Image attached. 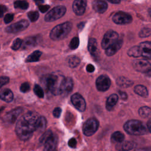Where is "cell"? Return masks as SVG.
<instances>
[{"label":"cell","mask_w":151,"mask_h":151,"mask_svg":"<svg viewBox=\"0 0 151 151\" xmlns=\"http://www.w3.org/2000/svg\"><path fill=\"white\" fill-rule=\"evenodd\" d=\"M38 117L37 113L28 111L18 119L15 127V132L21 140H27L32 137L36 130V122Z\"/></svg>","instance_id":"obj_1"},{"label":"cell","mask_w":151,"mask_h":151,"mask_svg":"<svg viewBox=\"0 0 151 151\" xmlns=\"http://www.w3.org/2000/svg\"><path fill=\"white\" fill-rule=\"evenodd\" d=\"M64 78L63 76L48 74L41 78V83L47 92L53 95H58L60 94V87Z\"/></svg>","instance_id":"obj_2"},{"label":"cell","mask_w":151,"mask_h":151,"mask_svg":"<svg viewBox=\"0 0 151 151\" xmlns=\"http://www.w3.org/2000/svg\"><path fill=\"white\" fill-rule=\"evenodd\" d=\"M58 136L51 130L46 131L40 138V142L44 145V151H57Z\"/></svg>","instance_id":"obj_3"},{"label":"cell","mask_w":151,"mask_h":151,"mask_svg":"<svg viewBox=\"0 0 151 151\" xmlns=\"http://www.w3.org/2000/svg\"><path fill=\"white\" fill-rule=\"evenodd\" d=\"M72 28V24L70 22H65L54 27L50 32V38L55 41L64 39L70 33Z\"/></svg>","instance_id":"obj_4"},{"label":"cell","mask_w":151,"mask_h":151,"mask_svg":"<svg viewBox=\"0 0 151 151\" xmlns=\"http://www.w3.org/2000/svg\"><path fill=\"white\" fill-rule=\"evenodd\" d=\"M124 130L131 135H143L147 133V128L140 121L130 120L124 124Z\"/></svg>","instance_id":"obj_5"},{"label":"cell","mask_w":151,"mask_h":151,"mask_svg":"<svg viewBox=\"0 0 151 151\" xmlns=\"http://www.w3.org/2000/svg\"><path fill=\"white\" fill-rule=\"evenodd\" d=\"M66 8L63 5L55 6L51 9L45 16L44 19L46 22H52L61 18L65 13Z\"/></svg>","instance_id":"obj_6"},{"label":"cell","mask_w":151,"mask_h":151,"mask_svg":"<svg viewBox=\"0 0 151 151\" xmlns=\"http://www.w3.org/2000/svg\"><path fill=\"white\" fill-rule=\"evenodd\" d=\"M99 126V123L97 119L90 118L84 123L83 126V133L87 136H90L97 130Z\"/></svg>","instance_id":"obj_7"},{"label":"cell","mask_w":151,"mask_h":151,"mask_svg":"<svg viewBox=\"0 0 151 151\" xmlns=\"http://www.w3.org/2000/svg\"><path fill=\"white\" fill-rule=\"evenodd\" d=\"M118 34L113 30L108 31L104 35L101 41V47L103 49L106 50L111 45L114 43L117 40H119Z\"/></svg>","instance_id":"obj_8"},{"label":"cell","mask_w":151,"mask_h":151,"mask_svg":"<svg viewBox=\"0 0 151 151\" xmlns=\"http://www.w3.org/2000/svg\"><path fill=\"white\" fill-rule=\"evenodd\" d=\"M28 25V21L26 19H22L7 27L5 28V31L8 33H17L24 30Z\"/></svg>","instance_id":"obj_9"},{"label":"cell","mask_w":151,"mask_h":151,"mask_svg":"<svg viewBox=\"0 0 151 151\" xmlns=\"http://www.w3.org/2000/svg\"><path fill=\"white\" fill-rule=\"evenodd\" d=\"M113 21L117 24H127L132 22V17L128 13L119 11L114 14Z\"/></svg>","instance_id":"obj_10"},{"label":"cell","mask_w":151,"mask_h":151,"mask_svg":"<svg viewBox=\"0 0 151 151\" xmlns=\"http://www.w3.org/2000/svg\"><path fill=\"white\" fill-rule=\"evenodd\" d=\"M96 84L98 90L100 91H105L109 88L111 85V81L108 76L101 75L97 78Z\"/></svg>","instance_id":"obj_11"},{"label":"cell","mask_w":151,"mask_h":151,"mask_svg":"<svg viewBox=\"0 0 151 151\" xmlns=\"http://www.w3.org/2000/svg\"><path fill=\"white\" fill-rule=\"evenodd\" d=\"M133 67L136 71L141 73L149 72L151 70L150 63L143 59L134 60L133 63Z\"/></svg>","instance_id":"obj_12"},{"label":"cell","mask_w":151,"mask_h":151,"mask_svg":"<svg viewBox=\"0 0 151 151\" xmlns=\"http://www.w3.org/2000/svg\"><path fill=\"white\" fill-rule=\"evenodd\" d=\"M71 101L73 106L80 111H84L86 107L84 98L79 93H74L71 97Z\"/></svg>","instance_id":"obj_13"},{"label":"cell","mask_w":151,"mask_h":151,"mask_svg":"<svg viewBox=\"0 0 151 151\" xmlns=\"http://www.w3.org/2000/svg\"><path fill=\"white\" fill-rule=\"evenodd\" d=\"M73 88V81L71 77H64L60 87V94L66 96L70 93Z\"/></svg>","instance_id":"obj_14"},{"label":"cell","mask_w":151,"mask_h":151,"mask_svg":"<svg viewBox=\"0 0 151 151\" xmlns=\"http://www.w3.org/2000/svg\"><path fill=\"white\" fill-rule=\"evenodd\" d=\"M140 56L145 59L151 60V41H145L139 45Z\"/></svg>","instance_id":"obj_15"},{"label":"cell","mask_w":151,"mask_h":151,"mask_svg":"<svg viewBox=\"0 0 151 151\" xmlns=\"http://www.w3.org/2000/svg\"><path fill=\"white\" fill-rule=\"evenodd\" d=\"M22 109L21 107L16 108L10 111L8 113H6V115L4 116V122L9 124L14 123L16 121L17 117L22 112Z\"/></svg>","instance_id":"obj_16"},{"label":"cell","mask_w":151,"mask_h":151,"mask_svg":"<svg viewBox=\"0 0 151 151\" xmlns=\"http://www.w3.org/2000/svg\"><path fill=\"white\" fill-rule=\"evenodd\" d=\"M87 5L86 1L84 0H76L73 4V9L74 12L77 15H82L86 10Z\"/></svg>","instance_id":"obj_17"},{"label":"cell","mask_w":151,"mask_h":151,"mask_svg":"<svg viewBox=\"0 0 151 151\" xmlns=\"http://www.w3.org/2000/svg\"><path fill=\"white\" fill-rule=\"evenodd\" d=\"M122 44L123 41L120 39L117 40L114 43H113L106 50V55L108 56H111L114 55L122 47Z\"/></svg>","instance_id":"obj_18"},{"label":"cell","mask_w":151,"mask_h":151,"mask_svg":"<svg viewBox=\"0 0 151 151\" xmlns=\"http://www.w3.org/2000/svg\"><path fill=\"white\" fill-rule=\"evenodd\" d=\"M92 6L95 11L99 13H103L107 9V4L103 1H94Z\"/></svg>","instance_id":"obj_19"},{"label":"cell","mask_w":151,"mask_h":151,"mask_svg":"<svg viewBox=\"0 0 151 151\" xmlns=\"http://www.w3.org/2000/svg\"><path fill=\"white\" fill-rule=\"evenodd\" d=\"M88 50L92 56L94 57H97L99 54V51L97 48V43L95 38H91L89 39L88 44Z\"/></svg>","instance_id":"obj_20"},{"label":"cell","mask_w":151,"mask_h":151,"mask_svg":"<svg viewBox=\"0 0 151 151\" xmlns=\"http://www.w3.org/2000/svg\"><path fill=\"white\" fill-rule=\"evenodd\" d=\"M14 98L12 91L8 88H5L0 91V99L5 102H11Z\"/></svg>","instance_id":"obj_21"},{"label":"cell","mask_w":151,"mask_h":151,"mask_svg":"<svg viewBox=\"0 0 151 151\" xmlns=\"http://www.w3.org/2000/svg\"><path fill=\"white\" fill-rule=\"evenodd\" d=\"M118 101V96L117 94H113L111 95H110L107 101H106V107L107 110H111L113 107L115 106V105L116 104L117 102Z\"/></svg>","instance_id":"obj_22"},{"label":"cell","mask_w":151,"mask_h":151,"mask_svg":"<svg viewBox=\"0 0 151 151\" xmlns=\"http://www.w3.org/2000/svg\"><path fill=\"white\" fill-rule=\"evenodd\" d=\"M133 147V144L129 141L123 142L116 145V149L119 151H129Z\"/></svg>","instance_id":"obj_23"},{"label":"cell","mask_w":151,"mask_h":151,"mask_svg":"<svg viewBox=\"0 0 151 151\" xmlns=\"http://www.w3.org/2000/svg\"><path fill=\"white\" fill-rule=\"evenodd\" d=\"M47 124L46 119L44 116H40L36 122V130L38 132H44L45 129Z\"/></svg>","instance_id":"obj_24"},{"label":"cell","mask_w":151,"mask_h":151,"mask_svg":"<svg viewBox=\"0 0 151 151\" xmlns=\"http://www.w3.org/2000/svg\"><path fill=\"white\" fill-rule=\"evenodd\" d=\"M36 42L37 41L35 37H27L22 41V44L21 47L24 49H27L35 46L36 45Z\"/></svg>","instance_id":"obj_25"},{"label":"cell","mask_w":151,"mask_h":151,"mask_svg":"<svg viewBox=\"0 0 151 151\" xmlns=\"http://www.w3.org/2000/svg\"><path fill=\"white\" fill-rule=\"evenodd\" d=\"M116 83L118 86L123 88L130 87L133 84V82L132 81L124 77H119L116 80Z\"/></svg>","instance_id":"obj_26"},{"label":"cell","mask_w":151,"mask_h":151,"mask_svg":"<svg viewBox=\"0 0 151 151\" xmlns=\"http://www.w3.org/2000/svg\"><path fill=\"white\" fill-rule=\"evenodd\" d=\"M41 54V52L38 50L34 51L32 54L29 55L28 57L25 59V62H36L39 61Z\"/></svg>","instance_id":"obj_27"},{"label":"cell","mask_w":151,"mask_h":151,"mask_svg":"<svg viewBox=\"0 0 151 151\" xmlns=\"http://www.w3.org/2000/svg\"><path fill=\"white\" fill-rule=\"evenodd\" d=\"M134 92L142 97H146L148 95V91L146 87L143 85H137L134 88Z\"/></svg>","instance_id":"obj_28"},{"label":"cell","mask_w":151,"mask_h":151,"mask_svg":"<svg viewBox=\"0 0 151 151\" xmlns=\"http://www.w3.org/2000/svg\"><path fill=\"white\" fill-rule=\"evenodd\" d=\"M124 139V134L120 132H116L113 133L111 135V141L114 143H116L117 144L123 142Z\"/></svg>","instance_id":"obj_29"},{"label":"cell","mask_w":151,"mask_h":151,"mask_svg":"<svg viewBox=\"0 0 151 151\" xmlns=\"http://www.w3.org/2000/svg\"><path fill=\"white\" fill-rule=\"evenodd\" d=\"M68 64L70 67L71 68H75L80 63V58L75 55L73 56H70L68 58Z\"/></svg>","instance_id":"obj_30"},{"label":"cell","mask_w":151,"mask_h":151,"mask_svg":"<svg viewBox=\"0 0 151 151\" xmlns=\"http://www.w3.org/2000/svg\"><path fill=\"white\" fill-rule=\"evenodd\" d=\"M139 114L143 118L151 117V109L146 106L142 107L139 110Z\"/></svg>","instance_id":"obj_31"},{"label":"cell","mask_w":151,"mask_h":151,"mask_svg":"<svg viewBox=\"0 0 151 151\" xmlns=\"http://www.w3.org/2000/svg\"><path fill=\"white\" fill-rule=\"evenodd\" d=\"M127 54L130 57H139L140 56V53L138 46H134L130 48L127 51Z\"/></svg>","instance_id":"obj_32"},{"label":"cell","mask_w":151,"mask_h":151,"mask_svg":"<svg viewBox=\"0 0 151 151\" xmlns=\"http://www.w3.org/2000/svg\"><path fill=\"white\" fill-rule=\"evenodd\" d=\"M28 3L25 1H17L14 2V7L21 9H26L28 8Z\"/></svg>","instance_id":"obj_33"},{"label":"cell","mask_w":151,"mask_h":151,"mask_svg":"<svg viewBox=\"0 0 151 151\" xmlns=\"http://www.w3.org/2000/svg\"><path fill=\"white\" fill-rule=\"evenodd\" d=\"M34 91L35 93V94L40 98H43L44 96V91L42 90V89L41 88V87L38 85V84H35L34 86Z\"/></svg>","instance_id":"obj_34"},{"label":"cell","mask_w":151,"mask_h":151,"mask_svg":"<svg viewBox=\"0 0 151 151\" xmlns=\"http://www.w3.org/2000/svg\"><path fill=\"white\" fill-rule=\"evenodd\" d=\"M28 17L31 22H35L39 17V13L37 11H30L28 13Z\"/></svg>","instance_id":"obj_35"},{"label":"cell","mask_w":151,"mask_h":151,"mask_svg":"<svg viewBox=\"0 0 151 151\" xmlns=\"http://www.w3.org/2000/svg\"><path fill=\"white\" fill-rule=\"evenodd\" d=\"M79 45V39L78 37H74L70 41L69 47L71 50L76 49Z\"/></svg>","instance_id":"obj_36"},{"label":"cell","mask_w":151,"mask_h":151,"mask_svg":"<svg viewBox=\"0 0 151 151\" xmlns=\"http://www.w3.org/2000/svg\"><path fill=\"white\" fill-rule=\"evenodd\" d=\"M22 40H21V39L19 38H17L13 42V44L11 46V48L13 50H17L22 46Z\"/></svg>","instance_id":"obj_37"},{"label":"cell","mask_w":151,"mask_h":151,"mask_svg":"<svg viewBox=\"0 0 151 151\" xmlns=\"http://www.w3.org/2000/svg\"><path fill=\"white\" fill-rule=\"evenodd\" d=\"M151 34V29L149 28H144L139 32V36L141 38L149 37Z\"/></svg>","instance_id":"obj_38"},{"label":"cell","mask_w":151,"mask_h":151,"mask_svg":"<svg viewBox=\"0 0 151 151\" xmlns=\"http://www.w3.org/2000/svg\"><path fill=\"white\" fill-rule=\"evenodd\" d=\"M30 90V85L28 82L23 83L20 86V90L22 93H26L29 91Z\"/></svg>","instance_id":"obj_39"},{"label":"cell","mask_w":151,"mask_h":151,"mask_svg":"<svg viewBox=\"0 0 151 151\" xmlns=\"http://www.w3.org/2000/svg\"><path fill=\"white\" fill-rule=\"evenodd\" d=\"M9 82V78L6 76L0 77V88Z\"/></svg>","instance_id":"obj_40"},{"label":"cell","mask_w":151,"mask_h":151,"mask_svg":"<svg viewBox=\"0 0 151 151\" xmlns=\"http://www.w3.org/2000/svg\"><path fill=\"white\" fill-rule=\"evenodd\" d=\"M14 18V14H8L4 17V22L6 24L10 23Z\"/></svg>","instance_id":"obj_41"},{"label":"cell","mask_w":151,"mask_h":151,"mask_svg":"<svg viewBox=\"0 0 151 151\" xmlns=\"http://www.w3.org/2000/svg\"><path fill=\"white\" fill-rule=\"evenodd\" d=\"M53 116L56 117V118H58L61 113V109L60 107H56L55 109H54V110H53Z\"/></svg>","instance_id":"obj_42"},{"label":"cell","mask_w":151,"mask_h":151,"mask_svg":"<svg viewBox=\"0 0 151 151\" xmlns=\"http://www.w3.org/2000/svg\"><path fill=\"white\" fill-rule=\"evenodd\" d=\"M68 145L71 148H75L77 145V141L75 138H71L68 142Z\"/></svg>","instance_id":"obj_43"},{"label":"cell","mask_w":151,"mask_h":151,"mask_svg":"<svg viewBox=\"0 0 151 151\" xmlns=\"http://www.w3.org/2000/svg\"><path fill=\"white\" fill-rule=\"evenodd\" d=\"M49 8H50V6L48 5H38L39 10L41 12H42V13H44L45 12H46Z\"/></svg>","instance_id":"obj_44"},{"label":"cell","mask_w":151,"mask_h":151,"mask_svg":"<svg viewBox=\"0 0 151 151\" xmlns=\"http://www.w3.org/2000/svg\"><path fill=\"white\" fill-rule=\"evenodd\" d=\"M6 7L4 5H0V18L2 17L6 11Z\"/></svg>","instance_id":"obj_45"},{"label":"cell","mask_w":151,"mask_h":151,"mask_svg":"<svg viewBox=\"0 0 151 151\" xmlns=\"http://www.w3.org/2000/svg\"><path fill=\"white\" fill-rule=\"evenodd\" d=\"M94 67L92 64H88L86 67V70L89 73H92L94 71Z\"/></svg>","instance_id":"obj_46"},{"label":"cell","mask_w":151,"mask_h":151,"mask_svg":"<svg viewBox=\"0 0 151 151\" xmlns=\"http://www.w3.org/2000/svg\"><path fill=\"white\" fill-rule=\"evenodd\" d=\"M119 94H120V97H122V99H124V100H126V99H127V94H126V93L125 92L119 91Z\"/></svg>","instance_id":"obj_47"},{"label":"cell","mask_w":151,"mask_h":151,"mask_svg":"<svg viewBox=\"0 0 151 151\" xmlns=\"http://www.w3.org/2000/svg\"><path fill=\"white\" fill-rule=\"evenodd\" d=\"M147 127L149 132L151 133V119H149L147 123Z\"/></svg>","instance_id":"obj_48"},{"label":"cell","mask_w":151,"mask_h":151,"mask_svg":"<svg viewBox=\"0 0 151 151\" xmlns=\"http://www.w3.org/2000/svg\"><path fill=\"white\" fill-rule=\"evenodd\" d=\"M135 151H151V149L148 148H140L136 149Z\"/></svg>","instance_id":"obj_49"},{"label":"cell","mask_w":151,"mask_h":151,"mask_svg":"<svg viewBox=\"0 0 151 151\" xmlns=\"http://www.w3.org/2000/svg\"><path fill=\"white\" fill-rule=\"evenodd\" d=\"M109 2L112 4H119L120 2V1H109Z\"/></svg>","instance_id":"obj_50"},{"label":"cell","mask_w":151,"mask_h":151,"mask_svg":"<svg viewBox=\"0 0 151 151\" xmlns=\"http://www.w3.org/2000/svg\"><path fill=\"white\" fill-rule=\"evenodd\" d=\"M149 14H150V17H151V9H149Z\"/></svg>","instance_id":"obj_51"},{"label":"cell","mask_w":151,"mask_h":151,"mask_svg":"<svg viewBox=\"0 0 151 151\" xmlns=\"http://www.w3.org/2000/svg\"><path fill=\"white\" fill-rule=\"evenodd\" d=\"M3 109H4V107H2V108H1V109H0V112H1L2 110H3Z\"/></svg>","instance_id":"obj_52"}]
</instances>
